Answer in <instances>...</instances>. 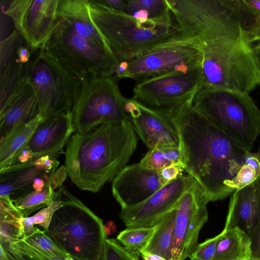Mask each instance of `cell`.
Here are the masks:
<instances>
[{"mask_svg":"<svg viewBox=\"0 0 260 260\" xmlns=\"http://www.w3.org/2000/svg\"><path fill=\"white\" fill-rule=\"evenodd\" d=\"M192 101L165 113L178 134L184 170L209 202L221 200L234 191L232 184L249 151L195 109Z\"/></svg>","mask_w":260,"mask_h":260,"instance_id":"6da1fadb","label":"cell"},{"mask_svg":"<svg viewBox=\"0 0 260 260\" xmlns=\"http://www.w3.org/2000/svg\"><path fill=\"white\" fill-rule=\"evenodd\" d=\"M137 145L129 120L75 133L64 152L68 175L81 190L97 192L126 166Z\"/></svg>","mask_w":260,"mask_h":260,"instance_id":"7a4b0ae2","label":"cell"},{"mask_svg":"<svg viewBox=\"0 0 260 260\" xmlns=\"http://www.w3.org/2000/svg\"><path fill=\"white\" fill-rule=\"evenodd\" d=\"M91 18L119 62H128L155 45L182 35L172 15L148 19L87 0Z\"/></svg>","mask_w":260,"mask_h":260,"instance_id":"3957f363","label":"cell"},{"mask_svg":"<svg viewBox=\"0 0 260 260\" xmlns=\"http://www.w3.org/2000/svg\"><path fill=\"white\" fill-rule=\"evenodd\" d=\"M60 206L45 233L78 260H103L107 234L102 220L62 186L57 191Z\"/></svg>","mask_w":260,"mask_h":260,"instance_id":"277c9868","label":"cell"},{"mask_svg":"<svg viewBox=\"0 0 260 260\" xmlns=\"http://www.w3.org/2000/svg\"><path fill=\"white\" fill-rule=\"evenodd\" d=\"M192 104L226 135L251 151L260 134V110L249 94L203 86Z\"/></svg>","mask_w":260,"mask_h":260,"instance_id":"5b68a950","label":"cell"},{"mask_svg":"<svg viewBox=\"0 0 260 260\" xmlns=\"http://www.w3.org/2000/svg\"><path fill=\"white\" fill-rule=\"evenodd\" d=\"M182 34L202 45L245 40L233 0H167Z\"/></svg>","mask_w":260,"mask_h":260,"instance_id":"8992f818","label":"cell"},{"mask_svg":"<svg viewBox=\"0 0 260 260\" xmlns=\"http://www.w3.org/2000/svg\"><path fill=\"white\" fill-rule=\"evenodd\" d=\"M251 45L245 40L204 45L203 86L249 94L258 84Z\"/></svg>","mask_w":260,"mask_h":260,"instance_id":"52a82bcc","label":"cell"},{"mask_svg":"<svg viewBox=\"0 0 260 260\" xmlns=\"http://www.w3.org/2000/svg\"><path fill=\"white\" fill-rule=\"evenodd\" d=\"M42 50L81 80L99 76H114L120 63L109 49L83 38L59 16Z\"/></svg>","mask_w":260,"mask_h":260,"instance_id":"ba28073f","label":"cell"},{"mask_svg":"<svg viewBox=\"0 0 260 260\" xmlns=\"http://www.w3.org/2000/svg\"><path fill=\"white\" fill-rule=\"evenodd\" d=\"M26 75L35 90L43 121L71 112L82 88V81L43 50L30 59Z\"/></svg>","mask_w":260,"mask_h":260,"instance_id":"9c48e42d","label":"cell"},{"mask_svg":"<svg viewBox=\"0 0 260 260\" xmlns=\"http://www.w3.org/2000/svg\"><path fill=\"white\" fill-rule=\"evenodd\" d=\"M82 81L80 94L71 111L75 133L84 134L99 126L129 119L123 96L114 76Z\"/></svg>","mask_w":260,"mask_h":260,"instance_id":"30bf717a","label":"cell"},{"mask_svg":"<svg viewBox=\"0 0 260 260\" xmlns=\"http://www.w3.org/2000/svg\"><path fill=\"white\" fill-rule=\"evenodd\" d=\"M203 47L195 38L181 35L161 42L128 62H120L114 77L138 81L174 70L202 64Z\"/></svg>","mask_w":260,"mask_h":260,"instance_id":"8fae6325","label":"cell"},{"mask_svg":"<svg viewBox=\"0 0 260 260\" xmlns=\"http://www.w3.org/2000/svg\"><path fill=\"white\" fill-rule=\"evenodd\" d=\"M203 86L202 64L138 81L132 99L149 108L168 113L192 100Z\"/></svg>","mask_w":260,"mask_h":260,"instance_id":"7c38bea8","label":"cell"},{"mask_svg":"<svg viewBox=\"0 0 260 260\" xmlns=\"http://www.w3.org/2000/svg\"><path fill=\"white\" fill-rule=\"evenodd\" d=\"M208 203L202 188L194 179L176 208L169 260H185L196 250L200 230L208 220Z\"/></svg>","mask_w":260,"mask_h":260,"instance_id":"4fadbf2b","label":"cell"},{"mask_svg":"<svg viewBox=\"0 0 260 260\" xmlns=\"http://www.w3.org/2000/svg\"><path fill=\"white\" fill-rule=\"evenodd\" d=\"M58 0H13L5 13L30 50H42L58 21Z\"/></svg>","mask_w":260,"mask_h":260,"instance_id":"5bb4252c","label":"cell"},{"mask_svg":"<svg viewBox=\"0 0 260 260\" xmlns=\"http://www.w3.org/2000/svg\"><path fill=\"white\" fill-rule=\"evenodd\" d=\"M75 133L71 112L53 116L42 122L27 143L0 169L33 163L43 157L57 159Z\"/></svg>","mask_w":260,"mask_h":260,"instance_id":"9a60e30c","label":"cell"},{"mask_svg":"<svg viewBox=\"0 0 260 260\" xmlns=\"http://www.w3.org/2000/svg\"><path fill=\"white\" fill-rule=\"evenodd\" d=\"M194 180L188 174L179 176L139 205L121 210V219L127 228L155 226L166 214L177 207Z\"/></svg>","mask_w":260,"mask_h":260,"instance_id":"2e32d148","label":"cell"},{"mask_svg":"<svg viewBox=\"0 0 260 260\" xmlns=\"http://www.w3.org/2000/svg\"><path fill=\"white\" fill-rule=\"evenodd\" d=\"M125 111L136 133L149 149L179 147L176 128L165 113L126 98Z\"/></svg>","mask_w":260,"mask_h":260,"instance_id":"e0dca14e","label":"cell"},{"mask_svg":"<svg viewBox=\"0 0 260 260\" xmlns=\"http://www.w3.org/2000/svg\"><path fill=\"white\" fill-rule=\"evenodd\" d=\"M163 186L159 170L139 162L126 166L119 172L112 180V191L122 210L139 205Z\"/></svg>","mask_w":260,"mask_h":260,"instance_id":"ac0fdd59","label":"cell"},{"mask_svg":"<svg viewBox=\"0 0 260 260\" xmlns=\"http://www.w3.org/2000/svg\"><path fill=\"white\" fill-rule=\"evenodd\" d=\"M39 115L35 90L26 75L0 105V140Z\"/></svg>","mask_w":260,"mask_h":260,"instance_id":"d6986e66","label":"cell"},{"mask_svg":"<svg viewBox=\"0 0 260 260\" xmlns=\"http://www.w3.org/2000/svg\"><path fill=\"white\" fill-rule=\"evenodd\" d=\"M57 159L43 157L34 162L0 169V196L15 200L33 190L35 180L57 169Z\"/></svg>","mask_w":260,"mask_h":260,"instance_id":"ffe728a7","label":"cell"},{"mask_svg":"<svg viewBox=\"0 0 260 260\" xmlns=\"http://www.w3.org/2000/svg\"><path fill=\"white\" fill-rule=\"evenodd\" d=\"M260 220V177L234 191L224 229L237 228L251 238Z\"/></svg>","mask_w":260,"mask_h":260,"instance_id":"44dd1931","label":"cell"},{"mask_svg":"<svg viewBox=\"0 0 260 260\" xmlns=\"http://www.w3.org/2000/svg\"><path fill=\"white\" fill-rule=\"evenodd\" d=\"M57 14L83 38L111 51L91 18L87 0H58Z\"/></svg>","mask_w":260,"mask_h":260,"instance_id":"7402d4cb","label":"cell"},{"mask_svg":"<svg viewBox=\"0 0 260 260\" xmlns=\"http://www.w3.org/2000/svg\"><path fill=\"white\" fill-rule=\"evenodd\" d=\"M19 48L18 45L12 43L5 44L0 48V105L26 75L29 63H24L20 60Z\"/></svg>","mask_w":260,"mask_h":260,"instance_id":"603a6c76","label":"cell"},{"mask_svg":"<svg viewBox=\"0 0 260 260\" xmlns=\"http://www.w3.org/2000/svg\"><path fill=\"white\" fill-rule=\"evenodd\" d=\"M68 173L64 166L57 168L44 188L39 191L32 190L13 201L15 207L24 217L53 202L57 191L61 187Z\"/></svg>","mask_w":260,"mask_h":260,"instance_id":"cb8c5ba5","label":"cell"},{"mask_svg":"<svg viewBox=\"0 0 260 260\" xmlns=\"http://www.w3.org/2000/svg\"><path fill=\"white\" fill-rule=\"evenodd\" d=\"M251 246L250 237L240 229H223L212 260H251Z\"/></svg>","mask_w":260,"mask_h":260,"instance_id":"d4e9b609","label":"cell"},{"mask_svg":"<svg viewBox=\"0 0 260 260\" xmlns=\"http://www.w3.org/2000/svg\"><path fill=\"white\" fill-rule=\"evenodd\" d=\"M0 244L22 239L21 219L24 217L9 196H0Z\"/></svg>","mask_w":260,"mask_h":260,"instance_id":"484cf974","label":"cell"},{"mask_svg":"<svg viewBox=\"0 0 260 260\" xmlns=\"http://www.w3.org/2000/svg\"><path fill=\"white\" fill-rule=\"evenodd\" d=\"M43 120L40 115L0 140V168L6 165L28 141Z\"/></svg>","mask_w":260,"mask_h":260,"instance_id":"4316f807","label":"cell"},{"mask_svg":"<svg viewBox=\"0 0 260 260\" xmlns=\"http://www.w3.org/2000/svg\"><path fill=\"white\" fill-rule=\"evenodd\" d=\"M176 208L166 214L156 225L153 234L141 253L155 254L169 260V250L173 235Z\"/></svg>","mask_w":260,"mask_h":260,"instance_id":"83f0119b","label":"cell"},{"mask_svg":"<svg viewBox=\"0 0 260 260\" xmlns=\"http://www.w3.org/2000/svg\"><path fill=\"white\" fill-rule=\"evenodd\" d=\"M0 247L11 260H78L70 255L65 257L53 256L24 239L8 244H0Z\"/></svg>","mask_w":260,"mask_h":260,"instance_id":"f1b7e54d","label":"cell"},{"mask_svg":"<svg viewBox=\"0 0 260 260\" xmlns=\"http://www.w3.org/2000/svg\"><path fill=\"white\" fill-rule=\"evenodd\" d=\"M124 13L148 19L161 18L172 14L167 0H125Z\"/></svg>","mask_w":260,"mask_h":260,"instance_id":"f546056e","label":"cell"},{"mask_svg":"<svg viewBox=\"0 0 260 260\" xmlns=\"http://www.w3.org/2000/svg\"><path fill=\"white\" fill-rule=\"evenodd\" d=\"M140 163L147 168L155 170H160L171 166L182 167L180 148L158 147L149 149Z\"/></svg>","mask_w":260,"mask_h":260,"instance_id":"4dcf8cb0","label":"cell"},{"mask_svg":"<svg viewBox=\"0 0 260 260\" xmlns=\"http://www.w3.org/2000/svg\"><path fill=\"white\" fill-rule=\"evenodd\" d=\"M156 229L153 227L127 228L119 233L118 241L129 252L140 257Z\"/></svg>","mask_w":260,"mask_h":260,"instance_id":"1f68e13d","label":"cell"},{"mask_svg":"<svg viewBox=\"0 0 260 260\" xmlns=\"http://www.w3.org/2000/svg\"><path fill=\"white\" fill-rule=\"evenodd\" d=\"M233 4L246 38L260 26V0H233Z\"/></svg>","mask_w":260,"mask_h":260,"instance_id":"d6a6232c","label":"cell"},{"mask_svg":"<svg viewBox=\"0 0 260 260\" xmlns=\"http://www.w3.org/2000/svg\"><path fill=\"white\" fill-rule=\"evenodd\" d=\"M61 205L57 194L55 200L49 205L41 209L35 215L21 219L22 239H25L35 233L38 224L46 230L51 221L54 212Z\"/></svg>","mask_w":260,"mask_h":260,"instance_id":"836d02e7","label":"cell"},{"mask_svg":"<svg viewBox=\"0 0 260 260\" xmlns=\"http://www.w3.org/2000/svg\"><path fill=\"white\" fill-rule=\"evenodd\" d=\"M260 177V154L248 151L244 163L232 184L234 191L253 182Z\"/></svg>","mask_w":260,"mask_h":260,"instance_id":"e575fe53","label":"cell"},{"mask_svg":"<svg viewBox=\"0 0 260 260\" xmlns=\"http://www.w3.org/2000/svg\"><path fill=\"white\" fill-rule=\"evenodd\" d=\"M24 239L37 245L53 256L65 257L69 255L51 240L44 231H41L38 228L34 234Z\"/></svg>","mask_w":260,"mask_h":260,"instance_id":"d590c367","label":"cell"},{"mask_svg":"<svg viewBox=\"0 0 260 260\" xmlns=\"http://www.w3.org/2000/svg\"><path fill=\"white\" fill-rule=\"evenodd\" d=\"M103 260H139L114 239H107Z\"/></svg>","mask_w":260,"mask_h":260,"instance_id":"8d00e7d4","label":"cell"},{"mask_svg":"<svg viewBox=\"0 0 260 260\" xmlns=\"http://www.w3.org/2000/svg\"><path fill=\"white\" fill-rule=\"evenodd\" d=\"M219 234L199 244L196 250L190 254V260H212L214 255Z\"/></svg>","mask_w":260,"mask_h":260,"instance_id":"74e56055","label":"cell"},{"mask_svg":"<svg viewBox=\"0 0 260 260\" xmlns=\"http://www.w3.org/2000/svg\"><path fill=\"white\" fill-rule=\"evenodd\" d=\"M184 171L181 166H171L159 170L161 181L163 185L177 178Z\"/></svg>","mask_w":260,"mask_h":260,"instance_id":"f35d334b","label":"cell"},{"mask_svg":"<svg viewBox=\"0 0 260 260\" xmlns=\"http://www.w3.org/2000/svg\"><path fill=\"white\" fill-rule=\"evenodd\" d=\"M98 1L110 9L124 12L125 7L124 0H98Z\"/></svg>","mask_w":260,"mask_h":260,"instance_id":"ab89813d","label":"cell"},{"mask_svg":"<svg viewBox=\"0 0 260 260\" xmlns=\"http://www.w3.org/2000/svg\"><path fill=\"white\" fill-rule=\"evenodd\" d=\"M252 52L258 75V84L260 86V42L254 45H251Z\"/></svg>","mask_w":260,"mask_h":260,"instance_id":"60d3db41","label":"cell"},{"mask_svg":"<svg viewBox=\"0 0 260 260\" xmlns=\"http://www.w3.org/2000/svg\"><path fill=\"white\" fill-rule=\"evenodd\" d=\"M246 41L249 44L255 41L260 42V26L249 32L246 37Z\"/></svg>","mask_w":260,"mask_h":260,"instance_id":"b9f144b4","label":"cell"},{"mask_svg":"<svg viewBox=\"0 0 260 260\" xmlns=\"http://www.w3.org/2000/svg\"><path fill=\"white\" fill-rule=\"evenodd\" d=\"M143 260H168L159 255L148 253H142L141 255Z\"/></svg>","mask_w":260,"mask_h":260,"instance_id":"7bdbcfd3","label":"cell"},{"mask_svg":"<svg viewBox=\"0 0 260 260\" xmlns=\"http://www.w3.org/2000/svg\"><path fill=\"white\" fill-rule=\"evenodd\" d=\"M104 228L107 235L111 234L115 232L116 230V227L115 224L112 221L109 222L106 226L104 225Z\"/></svg>","mask_w":260,"mask_h":260,"instance_id":"ee69618b","label":"cell"}]
</instances>
